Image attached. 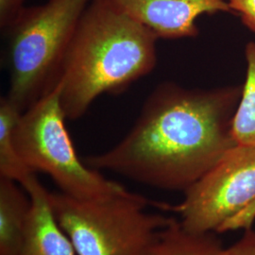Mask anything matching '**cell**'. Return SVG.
I'll return each mask as SVG.
<instances>
[{"instance_id":"12","label":"cell","mask_w":255,"mask_h":255,"mask_svg":"<svg viewBox=\"0 0 255 255\" xmlns=\"http://www.w3.org/2000/svg\"><path fill=\"white\" fill-rule=\"evenodd\" d=\"M246 80L233 120V136L237 145L255 146V43L245 48Z\"/></svg>"},{"instance_id":"9","label":"cell","mask_w":255,"mask_h":255,"mask_svg":"<svg viewBox=\"0 0 255 255\" xmlns=\"http://www.w3.org/2000/svg\"><path fill=\"white\" fill-rule=\"evenodd\" d=\"M32 211L27 190L0 177V255H18L25 243Z\"/></svg>"},{"instance_id":"1","label":"cell","mask_w":255,"mask_h":255,"mask_svg":"<svg viewBox=\"0 0 255 255\" xmlns=\"http://www.w3.org/2000/svg\"><path fill=\"white\" fill-rule=\"evenodd\" d=\"M242 86L188 89L161 83L119 144L84 163L148 186L186 191L237 144L233 120Z\"/></svg>"},{"instance_id":"2","label":"cell","mask_w":255,"mask_h":255,"mask_svg":"<svg viewBox=\"0 0 255 255\" xmlns=\"http://www.w3.org/2000/svg\"><path fill=\"white\" fill-rule=\"evenodd\" d=\"M158 37L107 0H91L64 56L60 78L66 119H81L104 93L123 91L152 72Z\"/></svg>"},{"instance_id":"7","label":"cell","mask_w":255,"mask_h":255,"mask_svg":"<svg viewBox=\"0 0 255 255\" xmlns=\"http://www.w3.org/2000/svg\"><path fill=\"white\" fill-rule=\"evenodd\" d=\"M114 7L163 39L199 35L196 21L202 14L233 12L227 0H107Z\"/></svg>"},{"instance_id":"4","label":"cell","mask_w":255,"mask_h":255,"mask_svg":"<svg viewBox=\"0 0 255 255\" xmlns=\"http://www.w3.org/2000/svg\"><path fill=\"white\" fill-rule=\"evenodd\" d=\"M48 201L79 255H146L171 220L148 213L146 198L126 188L99 199L48 192Z\"/></svg>"},{"instance_id":"13","label":"cell","mask_w":255,"mask_h":255,"mask_svg":"<svg viewBox=\"0 0 255 255\" xmlns=\"http://www.w3.org/2000/svg\"><path fill=\"white\" fill-rule=\"evenodd\" d=\"M26 0H0V27L6 30L15 21L22 10Z\"/></svg>"},{"instance_id":"3","label":"cell","mask_w":255,"mask_h":255,"mask_svg":"<svg viewBox=\"0 0 255 255\" xmlns=\"http://www.w3.org/2000/svg\"><path fill=\"white\" fill-rule=\"evenodd\" d=\"M91 0H48L25 8L8 34L9 101L24 113L60 78L64 56Z\"/></svg>"},{"instance_id":"8","label":"cell","mask_w":255,"mask_h":255,"mask_svg":"<svg viewBox=\"0 0 255 255\" xmlns=\"http://www.w3.org/2000/svg\"><path fill=\"white\" fill-rule=\"evenodd\" d=\"M32 201L29 226L18 255H79L69 237L54 218L48 191L34 174L22 185Z\"/></svg>"},{"instance_id":"10","label":"cell","mask_w":255,"mask_h":255,"mask_svg":"<svg viewBox=\"0 0 255 255\" xmlns=\"http://www.w3.org/2000/svg\"><path fill=\"white\" fill-rule=\"evenodd\" d=\"M146 255H231L213 233H195L171 219L162 229Z\"/></svg>"},{"instance_id":"11","label":"cell","mask_w":255,"mask_h":255,"mask_svg":"<svg viewBox=\"0 0 255 255\" xmlns=\"http://www.w3.org/2000/svg\"><path fill=\"white\" fill-rule=\"evenodd\" d=\"M7 97L0 100V177L8 178L23 185L35 172L22 161L14 143V128L21 116Z\"/></svg>"},{"instance_id":"5","label":"cell","mask_w":255,"mask_h":255,"mask_svg":"<svg viewBox=\"0 0 255 255\" xmlns=\"http://www.w3.org/2000/svg\"><path fill=\"white\" fill-rule=\"evenodd\" d=\"M61 82L21 114L14 128V143L24 164L46 173L60 191L79 199H99L123 191L81 161L65 126Z\"/></svg>"},{"instance_id":"6","label":"cell","mask_w":255,"mask_h":255,"mask_svg":"<svg viewBox=\"0 0 255 255\" xmlns=\"http://www.w3.org/2000/svg\"><path fill=\"white\" fill-rule=\"evenodd\" d=\"M176 207L195 233L252 230L255 220V146L237 145L186 191Z\"/></svg>"},{"instance_id":"15","label":"cell","mask_w":255,"mask_h":255,"mask_svg":"<svg viewBox=\"0 0 255 255\" xmlns=\"http://www.w3.org/2000/svg\"><path fill=\"white\" fill-rule=\"evenodd\" d=\"M231 255H255V232L248 230L238 242L229 248Z\"/></svg>"},{"instance_id":"14","label":"cell","mask_w":255,"mask_h":255,"mask_svg":"<svg viewBox=\"0 0 255 255\" xmlns=\"http://www.w3.org/2000/svg\"><path fill=\"white\" fill-rule=\"evenodd\" d=\"M233 12L237 11L243 24L255 32V0H227Z\"/></svg>"}]
</instances>
